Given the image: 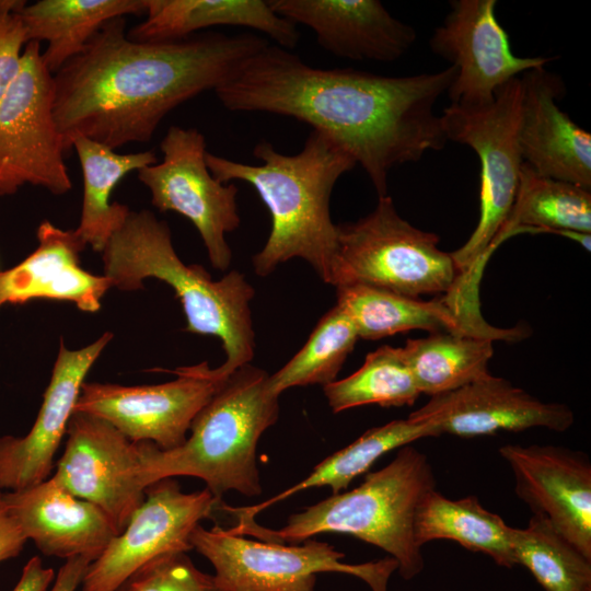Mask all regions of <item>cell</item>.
<instances>
[{"mask_svg": "<svg viewBox=\"0 0 591 591\" xmlns=\"http://www.w3.org/2000/svg\"><path fill=\"white\" fill-rule=\"evenodd\" d=\"M455 74L452 66L403 77L320 69L268 44L215 92L231 112L288 116L323 132L360 164L382 197L392 169L447 144L433 108Z\"/></svg>", "mask_w": 591, "mask_h": 591, "instance_id": "cell-1", "label": "cell"}, {"mask_svg": "<svg viewBox=\"0 0 591 591\" xmlns=\"http://www.w3.org/2000/svg\"><path fill=\"white\" fill-rule=\"evenodd\" d=\"M124 18L105 23L54 77V117L66 150L82 136L115 150L149 141L182 103L227 82L269 42L256 34L204 33L136 42Z\"/></svg>", "mask_w": 591, "mask_h": 591, "instance_id": "cell-2", "label": "cell"}, {"mask_svg": "<svg viewBox=\"0 0 591 591\" xmlns=\"http://www.w3.org/2000/svg\"><path fill=\"white\" fill-rule=\"evenodd\" d=\"M253 155L262 163H242L207 151L206 163L221 183L241 181L253 186L269 211L268 239L252 260L255 273L265 277L298 257L332 285L337 224L331 217V195L337 181L357 165L355 160L314 129L296 154H283L260 141Z\"/></svg>", "mask_w": 591, "mask_h": 591, "instance_id": "cell-3", "label": "cell"}, {"mask_svg": "<svg viewBox=\"0 0 591 591\" xmlns=\"http://www.w3.org/2000/svg\"><path fill=\"white\" fill-rule=\"evenodd\" d=\"M101 254L113 288L138 290L149 278L169 285L182 303L186 331L221 340L225 360L218 368L225 376L251 363L255 333L250 302L255 291L243 274L233 269L213 280L202 266L186 265L167 223L147 209L130 211Z\"/></svg>", "mask_w": 591, "mask_h": 591, "instance_id": "cell-4", "label": "cell"}, {"mask_svg": "<svg viewBox=\"0 0 591 591\" xmlns=\"http://www.w3.org/2000/svg\"><path fill=\"white\" fill-rule=\"evenodd\" d=\"M279 396L269 374L246 363L228 376L192 421L185 442L161 450L138 442L141 485L169 477L193 476L206 483L218 500L231 490L247 497L262 494L256 448L279 417Z\"/></svg>", "mask_w": 591, "mask_h": 591, "instance_id": "cell-5", "label": "cell"}, {"mask_svg": "<svg viewBox=\"0 0 591 591\" xmlns=\"http://www.w3.org/2000/svg\"><path fill=\"white\" fill-rule=\"evenodd\" d=\"M434 488L427 455L407 444L386 466L368 473L361 485L292 514L279 530L260 526L255 520L236 522L229 530L283 544H299L322 533L352 535L386 552L396 560L399 576L410 580L425 566L421 547L415 541L416 511L424 496Z\"/></svg>", "mask_w": 591, "mask_h": 591, "instance_id": "cell-6", "label": "cell"}, {"mask_svg": "<svg viewBox=\"0 0 591 591\" xmlns=\"http://www.w3.org/2000/svg\"><path fill=\"white\" fill-rule=\"evenodd\" d=\"M440 237L403 219L390 196L355 222L337 224L334 287L361 283L397 294L450 292L462 273Z\"/></svg>", "mask_w": 591, "mask_h": 591, "instance_id": "cell-7", "label": "cell"}, {"mask_svg": "<svg viewBox=\"0 0 591 591\" xmlns=\"http://www.w3.org/2000/svg\"><path fill=\"white\" fill-rule=\"evenodd\" d=\"M521 104L518 77L496 91L493 103L478 107L450 104L440 116L448 141L472 148L480 164L479 218L467 241L451 253L462 274L482 267L513 207L523 164Z\"/></svg>", "mask_w": 591, "mask_h": 591, "instance_id": "cell-8", "label": "cell"}, {"mask_svg": "<svg viewBox=\"0 0 591 591\" xmlns=\"http://www.w3.org/2000/svg\"><path fill=\"white\" fill-rule=\"evenodd\" d=\"M189 542L211 563L224 591H314L321 572L351 575L371 591H387L398 568L392 557L347 564L343 561L345 554L328 543L310 538L301 545L255 541L220 525L207 530L198 524Z\"/></svg>", "mask_w": 591, "mask_h": 591, "instance_id": "cell-9", "label": "cell"}, {"mask_svg": "<svg viewBox=\"0 0 591 591\" xmlns=\"http://www.w3.org/2000/svg\"><path fill=\"white\" fill-rule=\"evenodd\" d=\"M66 146L54 117V77L37 42L23 50L21 71L0 101V196L22 186L54 195L71 189Z\"/></svg>", "mask_w": 591, "mask_h": 591, "instance_id": "cell-10", "label": "cell"}, {"mask_svg": "<svg viewBox=\"0 0 591 591\" xmlns=\"http://www.w3.org/2000/svg\"><path fill=\"white\" fill-rule=\"evenodd\" d=\"M160 149L162 161L138 171L152 205L161 212L187 218L197 229L212 267L227 270L232 251L225 234L241 223L236 186L212 176L206 163L205 137L196 128L171 126Z\"/></svg>", "mask_w": 591, "mask_h": 591, "instance_id": "cell-11", "label": "cell"}, {"mask_svg": "<svg viewBox=\"0 0 591 591\" xmlns=\"http://www.w3.org/2000/svg\"><path fill=\"white\" fill-rule=\"evenodd\" d=\"M173 373L174 380L150 385L84 382L74 412L106 420L131 442L175 449L185 442L193 419L228 376L207 361Z\"/></svg>", "mask_w": 591, "mask_h": 591, "instance_id": "cell-12", "label": "cell"}, {"mask_svg": "<svg viewBox=\"0 0 591 591\" xmlns=\"http://www.w3.org/2000/svg\"><path fill=\"white\" fill-rule=\"evenodd\" d=\"M222 503L207 488L183 493L173 477L149 485L143 502L132 513L125 530L115 535L89 565L81 582L82 591H116L150 560L192 551L193 530Z\"/></svg>", "mask_w": 591, "mask_h": 591, "instance_id": "cell-13", "label": "cell"}, {"mask_svg": "<svg viewBox=\"0 0 591 591\" xmlns=\"http://www.w3.org/2000/svg\"><path fill=\"white\" fill-rule=\"evenodd\" d=\"M496 5V0H453L430 37L431 50L456 70L447 92L451 104L488 105L501 85L554 59L514 55L509 35L497 20Z\"/></svg>", "mask_w": 591, "mask_h": 591, "instance_id": "cell-14", "label": "cell"}, {"mask_svg": "<svg viewBox=\"0 0 591 591\" xmlns=\"http://www.w3.org/2000/svg\"><path fill=\"white\" fill-rule=\"evenodd\" d=\"M53 475L70 494L91 502L121 533L144 500L138 443L106 420L73 412Z\"/></svg>", "mask_w": 591, "mask_h": 591, "instance_id": "cell-15", "label": "cell"}, {"mask_svg": "<svg viewBox=\"0 0 591 591\" xmlns=\"http://www.w3.org/2000/svg\"><path fill=\"white\" fill-rule=\"evenodd\" d=\"M514 491L591 559V463L587 454L552 444H503L498 450Z\"/></svg>", "mask_w": 591, "mask_h": 591, "instance_id": "cell-16", "label": "cell"}, {"mask_svg": "<svg viewBox=\"0 0 591 591\" xmlns=\"http://www.w3.org/2000/svg\"><path fill=\"white\" fill-rule=\"evenodd\" d=\"M112 338L113 334L105 332L92 344L76 350L60 341L32 428L23 437H0L1 491L21 490L49 477L85 376Z\"/></svg>", "mask_w": 591, "mask_h": 591, "instance_id": "cell-17", "label": "cell"}, {"mask_svg": "<svg viewBox=\"0 0 591 591\" xmlns=\"http://www.w3.org/2000/svg\"><path fill=\"white\" fill-rule=\"evenodd\" d=\"M409 417L430 422L440 436L448 433L460 438L532 428L563 432L575 420L567 405L545 403L490 373L457 390L430 397Z\"/></svg>", "mask_w": 591, "mask_h": 591, "instance_id": "cell-18", "label": "cell"}, {"mask_svg": "<svg viewBox=\"0 0 591 591\" xmlns=\"http://www.w3.org/2000/svg\"><path fill=\"white\" fill-rule=\"evenodd\" d=\"M475 289L473 285L459 282L443 298L425 301L367 285L351 283L336 288V305L349 316L358 337L367 340H378L413 329L514 339V328H495L482 318Z\"/></svg>", "mask_w": 591, "mask_h": 591, "instance_id": "cell-19", "label": "cell"}, {"mask_svg": "<svg viewBox=\"0 0 591 591\" xmlns=\"http://www.w3.org/2000/svg\"><path fill=\"white\" fill-rule=\"evenodd\" d=\"M273 10L311 28L329 54L356 61L391 62L416 42L413 26L395 19L379 0H270Z\"/></svg>", "mask_w": 591, "mask_h": 591, "instance_id": "cell-20", "label": "cell"}, {"mask_svg": "<svg viewBox=\"0 0 591 591\" xmlns=\"http://www.w3.org/2000/svg\"><path fill=\"white\" fill-rule=\"evenodd\" d=\"M520 78L523 162L542 176L591 190V135L557 105L566 92L561 77L542 67Z\"/></svg>", "mask_w": 591, "mask_h": 591, "instance_id": "cell-21", "label": "cell"}, {"mask_svg": "<svg viewBox=\"0 0 591 591\" xmlns=\"http://www.w3.org/2000/svg\"><path fill=\"white\" fill-rule=\"evenodd\" d=\"M3 500L26 540L47 556H84L93 561L118 534L101 509L70 494L53 476L3 491Z\"/></svg>", "mask_w": 591, "mask_h": 591, "instance_id": "cell-22", "label": "cell"}, {"mask_svg": "<svg viewBox=\"0 0 591 591\" xmlns=\"http://www.w3.org/2000/svg\"><path fill=\"white\" fill-rule=\"evenodd\" d=\"M37 241L34 252L20 264L0 271L1 304L50 299L71 302L83 312L99 311L113 285L106 276L91 274L80 266V253L86 245L74 230L43 221Z\"/></svg>", "mask_w": 591, "mask_h": 591, "instance_id": "cell-23", "label": "cell"}, {"mask_svg": "<svg viewBox=\"0 0 591 591\" xmlns=\"http://www.w3.org/2000/svg\"><path fill=\"white\" fill-rule=\"evenodd\" d=\"M220 25L262 32L286 49L300 39L296 24L263 0H148L146 20L127 35L136 42H165Z\"/></svg>", "mask_w": 591, "mask_h": 591, "instance_id": "cell-24", "label": "cell"}, {"mask_svg": "<svg viewBox=\"0 0 591 591\" xmlns=\"http://www.w3.org/2000/svg\"><path fill=\"white\" fill-rule=\"evenodd\" d=\"M148 0H40L16 11L26 42H47L42 53L50 73L80 54L102 26L128 14L142 15Z\"/></svg>", "mask_w": 591, "mask_h": 591, "instance_id": "cell-25", "label": "cell"}, {"mask_svg": "<svg viewBox=\"0 0 591 591\" xmlns=\"http://www.w3.org/2000/svg\"><path fill=\"white\" fill-rule=\"evenodd\" d=\"M81 165L83 197L80 222L74 232L95 252H102L131 211L111 202L115 186L129 173L158 162L152 151L120 154L105 144L77 136L71 140Z\"/></svg>", "mask_w": 591, "mask_h": 591, "instance_id": "cell-26", "label": "cell"}, {"mask_svg": "<svg viewBox=\"0 0 591 591\" xmlns=\"http://www.w3.org/2000/svg\"><path fill=\"white\" fill-rule=\"evenodd\" d=\"M430 437H440L436 427L409 416L406 419H396L373 427L350 444L327 456L308 477L277 496L250 507L235 508L224 505L223 511L235 515L237 520H254V517L264 509L309 488L327 486L333 495L343 493L356 477L369 472L384 454Z\"/></svg>", "mask_w": 591, "mask_h": 591, "instance_id": "cell-27", "label": "cell"}, {"mask_svg": "<svg viewBox=\"0 0 591 591\" xmlns=\"http://www.w3.org/2000/svg\"><path fill=\"white\" fill-rule=\"evenodd\" d=\"M414 533L420 547L434 540H450L489 556L498 566H515L512 526L484 508L476 496L450 499L436 488L430 490L418 505Z\"/></svg>", "mask_w": 591, "mask_h": 591, "instance_id": "cell-28", "label": "cell"}, {"mask_svg": "<svg viewBox=\"0 0 591 591\" xmlns=\"http://www.w3.org/2000/svg\"><path fill=\"white\" fill-rule=\"evenodd\" d=\"M494 339L450 332L408 339L402 348L420 394L457 390L489 374Z\"/></svg>", "mask_w": 591, "mask_h": 591, "instance_id": "cell-29", "label": "cell"}, {"mask_svg": "<svg viewBox=\"0 0 591 591\" xmlns=\"http://www.w3.org/2000/svg\"><path fill=\"white\" fill-rule=\"evenodd\" d=\"M525 231L591 234V190L542 176L523 162L517 197L497 245Z\"/></svg>", "mask_w": 591, "mask_h": 591, "instance_id": "cell-30", "label": "cell"}, {"mask_svg": "<svg viewBox=\"0 0 591 591\" xmlns=\"http://www.w3.org/2000/svg\"><path fill=\"white\" fill-rule=\"evenodd\" d=\"M511 543L515 565L544 591H591V559L545 518L533 514L526 528H512Z\"/></svg>", "mask_w": 591, "mask_h": 591, "instance_id": "cell-31", "label": "cell"}, {"mask_svg": "<svg viewBox=\"0 0 591 591\" xmlns=\"http://www.w3.org/2000/svg\"><path fill=\"white\" fill-rule=\"evenodd\" d=\"M323 391L334 413L370 404L409 406L420 395L402 348L389 345L369 352L357 371L323 386Z\"/></svg>", "mask_w": 591, "mask_h": 591, "instance_id": "cell-32", "label": "cell"}, {"mask_svg": "<svg viewBox=\"0 0 591 591\" xmlns=\"http://www.w3.org/2000/svg\"><path fill=\"white\" fill-rule=\"evenodd\" d=\"M359 339L349 316L337 305L318 321L304 346L276 373L271 390L280 395L294 386L327 385L336 380Z\"/></svg>", "mask_w": 591, "mask_h": 591, "instance_id": "cell-33", "label": "cell"}, {"mask_svg": "<svg viewBox=\"0 0 591 591\" xmlns=\"http://www.w3.org/2000/svg\"><path fill=\"white\" fill-rule=\"evenodd\" d=\"M116 591H224L215 576L199 570L186 553L157 557L130 575Z\"/></svg>", "mask_w": 591, "mask_h": 591, "instance_id": "cell-34", "label": "cell"}, {"mask_svg": "<svg viewBox=\"0 0 591 591\" xmlns=\"http://www.w3.org/2000/svg\"><path fill=\"white\" fill-rule=\"evenodd\" d=\"M25 3L0 0V101L21 71L23 50L27 42L16 11Z\"/></svg>", "mask_w": 591, "mask_h": 591, "instance_id": "cell-35", "label": "cell"}, {"mask_svg": "<svg viewBox=\"0 0 591 591\" xmlns=\"http://www.w3.org/2000/svg\"><path fill=\"white\" fill-rule=\"evenodd\" d=\"M27 540L15 519L9 512L0 490V564L16 557Z\"/></svg>", "mask_w": 591, "mask_h": 591, "instance_id": "cell-36", "label": "cell"}, {"mask_svg": "<svg viewBox=\"0 0 591 591\" xmlns=\"http://www.w3.org/2000/svg\"><path fill=\"white\" fill-rule=\"evenodd\" d=\"M54 580V569L44 567L39 557L34 556L23 567L12 591H47Z\"/></svg>", "mask_w": 591, "mask_h": 591, "instance_id": "cell-37", "label": "cell"}, {"mask_svg": "<svg viewBox=\"0 0 591 591\" xmlns=\"http://www.w3.org/2000/svg\"><path fill=\"white\" fill-rule=\"evenodd\" d=\"M92 560L84 556H77L66 559L59 568L55 582L49 591H76Z\"/></svg>", "mask_w": 591, "mask_h": 591, "instance_id": "cell-38", "label": "cell"}, {"mask_svg": "<svg viewBox=\"0 0 591 591\" xmlns=\"http://www.w3.org/2000/svg\"><path fill=\"white\" fill-rule=\"evenodd\" d=\"M1 305H2V304H1V302H0V306H1Z\"/></svg>", "mask_w": 591, "mask_h": 591, "instance_id": "cell-39", "label": "cell"}]
</instances>
